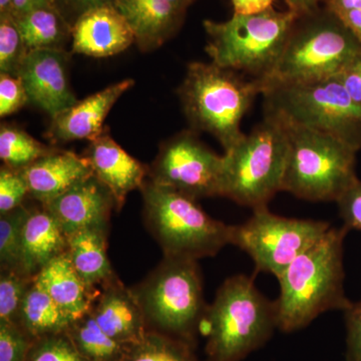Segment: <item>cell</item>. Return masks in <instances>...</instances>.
I'll list each match as a JSON object with an SVG mask.
<instances>
[{
  "instance_id": "cell-1",
  "label": "cell",
  "mask_w": 361,
  "mask_h": 361,
  "mask_svg": "<svg viewBox=\"0 0 361 361\" xmlns=\"http://www.w3.org/2000/svg\"><path fill=\"white\" fill-rule=\"evenodd\" d=\"M346 227H331L277 277L280 294L274 301L277 329L285 334L305 329L331 310H348L344 291L343 243Z\"/></svg>"
},
{
  "instance_id": "cell-2",
  "label": "cell",
  "mask_w": 361,
  "mask_h": 361,
  "mask_svg": "<svg viewBox=\"0 0 361 361\" xmlns=\"http://www.w3.org/2000/svg\"><path fill=\"white\" fill-rule=\"evenodd\" d=\"M263 90L261 80L213 63L195 61L188 65L179 97L193 130L212 135L227 152L245 135L242 120Z\"/></svg>"
},
{
  "instance_id": "cell-3",
  "label": "cell",
  "mask_w": 361,
  "mask_h": 361,
  "mask_svg": "<svg viewBox=\"0 0 361 361\" xmlns=\"http://www.w3.org/2000/svg\"><path fill=\"white\" fill-rule=\"evenodd\" d=\"M201 329L209 361H241L264 346L277 329L276 310L251 278L235 275L221 285Z\"/></svg>"
},
{
  "instance_id": "cell-4",
  "label": "cell",
  "mask_w": 361,
  "mask_h": 361,
  "mask_svg": "<svg viewBox=\"0 0 361 361\" xmlns=\"http://www.w3.org/2000/svg\"><path fill=\"white\" fill-rule=\"evenodd\" d=\"M360 51L355 35L334 11L322 6L297 16L274 73L262 82L265 87L336 77Z\"/></svg>"
},
{
  "instance_id": "cell-5",
  "label": "cell",
  "mask_w": 361,
  "mask_h": 361,
  "mask_svg": "<svg viewBox=\"0 0 361 361\" xmlns=\"http://www.w3.org/2000/svg\"><path fill=\"white\" fill-rule=\"evenodd\" d=\"M297 14L268 11L251 16L233 14L226 21L204 20L205 51L220 68L265 82L275 68Z\"/></svg>"
},
{
  "instance_id": "cell-6",
  "label": "cell",
  "mask_w": 361,
  "mask_h": 361,
  "mask_svg": "<svg viewBox=\"0 0 361 361\" xmlns=\"http://www.w3.org/2000/svg\"><path fill=\"white\" fill-rule=\"evenodd\" d=\"M288 135L281 118L265 114L262 122L223 155L220 197L239 205L267 207L282 191Z\"/></svg>"
},
{
  "instance_id": "cell-7",
  "label": "cell",
  "mask_w": 361,
  "mask_h": 361,
  "mask_svg": "<svg viewBox=\"0 0 361 361\" xmlns=\"http://www.w3.org/2000/svg\"><path fill=\"white\" fill-rule=\"evenodd\" d=\"M145 224L164 256L213 257L231 244L232 226L213 219L198 200L147 179L141 188Z\"/></svg>"
},
{
  "instance_id": "cell-8",
  "label": "cell",
  "mask_w": 361,
  "mask_h": 361,
  "mask_svg": "<svg viewBox=\"0 0 361 361\" xmlns=\"http://www.w3.org/2000/svg\"><path fill=\"white\" fill-rule=\"evenodd\" d=\"M281 120L288 135L282 191L305 201L337 202L358 180L357 152L334 135Z\"/></svg>"
},
{
  "instance_id": "cell-9",
  "label": "cell",
  "mask_w": 361,
  "mask_h": 361,
  "mask_svg": "<svg viewBox=\"0 0 361 361\" xmlns=\"http://www.w3.org/2000/svg\"><path fill=\"white\" fill-rule=\"evenodd\" d=\"M132 290L147 324L191 344L208 308L198 261L164 256L160 264Z\"/></svg>"
},
{
  "instance_id": "cell-10",
  "label": "cell",
  "mask_w": 361,
  "mask_h": 361,
  "mask_svg": "<svg viewBox=\"0 0 361 361\" xmlns=\"http://www.w3.org/2000/svg\"><path fill=\"white\" fill-rule=\"evenodd\" d=\"M265 114L337 137L361 149V104L337 77L297 85H266Z\"/></svg>"
},
{
  "instance_id": "cell-11",
  "label": "cell",
  "mask_w": 361,
  "mask_h": 361,
  "mask_svg": "<svg viewBox=\"0 0 361 361\" xmlns=\"http://www.w3.org/2000/svg\"><path fill=\"white\" fill-rule=\"evenodd\" d=\"M330 228L324 221L282 217L261 207L244 224L232 226L231 244L250 256L257 271L277 278Z\"/></svg>"
},
{
  "instance_id": "cell-12",
  "label": "cell",
  "mask_w": 361,
  "mask_h": 361,
  "mask_svg": "<svg viewBox=\"0 0 361 361\" xmlns=\"http://www.w3.org/2000/svg\"><path fill=\"white\" fill-rule=\"evenodd\" d=\"M222 171L223 155L208 148L195 130H183L161 145L148 179L199 200L220 196Z\"/></svg>"
},
{
  "instance_id": "cell-13",
  "label": "cell",
  "mask_w": 361,
  "mask_h": 361,
  "mask_svg": "<svg viewBox=\"0 0 361 361\" xmlns=\"http://www.w3.org/2000/svg\"><path fill=\"white\" fill-rule=\"evenodd\" d=\"M18 77L30 103L51 118L77 103L68 78V54L63 49L27 51L21 61Z\"/></svg>"
},
{
  "instance_id": "cell-14",
  "label": "cell",
  "mask_w": 361,
  "mask_h": 361,
  "mask_svg": "<svg viewBox=\"0 0 361 361\" xmlns=\"http://www.w3.org/2000/svg\"><path fill=\"white\" fill-rule=\"evenodd\" d=\"M56 218L66 236L90 227L110 225L115 198L96 176L78 183L65 194L42 205Z\"/></svg>"
},
{
  "instance_id": "cell-15",
  "label": "cell",
  "mask_w": 361,
  "mask_h": 361,
  "mask_svg": "<svg viewBox=\"0 0 361 361\" xmlns=\"http://www.w3.org/2000/svg\"><path fill=\"white\" fill-rule=\"evenodd\" d=\"M135 35L115 4L94 7L71 26V49L92 58L115 56L135 44Z\"/></svg>"
},
{
  "instance_id": "cell-16",
  "label": "cell",
  "mask_w": 361,
  "mask_h": 361,
  "mask_svg": "<svg viewBox=\"0 0 361 361\" xmlns=\"http://www.w3.org/2000/svg\"><path fill=\"white\" fill-rule=\"evenodd\" d=\"M85 158L89 161L92 173L110 190L116 202V210L125 205L128 195L141 189L148 179L149 168L130 156L111 139L108 129L90 142Z\"/></svg>"
},
{
  "instance_id": "cell-17",
  "label": "cell",
  "mask_w": 361,
  "mask_h": 361,
  "mask_svg": "<svg viewBox=\"0 0 361 361\" xmlns=\"http://www.w3.org/2000/svg\"><path fill=\"white\" fill-rule=\"evenodd\" d=\"M134 85V80L127 78L61 111L52 118L47 137L54 142L94 141L103 134L104 120L114 104Z\"/></svg>"
},
{
  "instance_id": "cell-18",
  "label": "cell",
  "mask_w": 361,
  "mask_h": 361,
  "mask_svg": "<svg viewBox=\"0 0 361 361\" xmlns=\"http://www.w3.org/2000/svg\"><path fill=\"white\" fill-rule=\"evenodd\" d=\"M90 313L104 332L116 341L132 345L146 334V319L132 288L118 276L103 287Z\"/></svg>"
},
{
  "instance_id": "cell-19",
  "label": "cell",
  "mask_w": 361,
  "mask_h": 361,
  "mask_svg": "<svg viewBox=\"0 0 361 361\" xmlns=\"http://www.w3.org/2000/svg\"><path fill=\"white\" fill-rule=\"evenodd\" d=\"M20 171L27 183L30 196L42 205L94 175L84 156L59 149Z\"/></svg>"
},
{
  "instance_id": "cell-20",
  "label": "cell",
  "mask_w": 361,
  "mask_h": 361,
  "mask_svg": "<svg viewBox=\"0 0 361 361\" xmlns=\"http://www.w3.org/2000/svg\"><path fill=\"white\" fill-rule=\"evenodd\" d=\"M114 4L132 28L135 44L144 51L158 49L174 37L187 11L168 0H116Z\"/></svg>"
},
{
  "instance_id": "cell-21",
  "label": "cell",
  "mask_w": 361,
  "mask_h": 361,
  "mask_svg": "<svg viewBox=\"0 0 361 361\" xmlns=\"http://www.w3.org/2000/svg\"><path fill=\"white\" fill-rule=\"evenodd\" d=\"M68 252V236L44 207L30 209L23 230V272L35 278L59 256Z\"/></svg>"
},
{
  "instance_id": "cell-22",
  "label": "cell",
  "mask_w": 361,
  "mask_h": 361,
  "mask_svg": "<svg viewBox=\"0 0 361 361\" xmlns=\"http://www.w3.org/2000/svg\"><path fill=\"white\" fill-rule=\"evenodd\" d=\"M35 278L59 307L75 320L92 310L99 293V289L85 283L78 274L68 253L51 261Z\"/></svg>"
},
{
  "instance_id": "cell-23",
  "label": "cell",
  "mask_w": 361,
  "mask_h": 361,
  "mask_svg": "<svg viewBox=\"0 0 361 361\" xmlns=\"http://www.w3.org/2000/svg\"><path fill=\"white\" fill-rule=\"evenodd\" d=\"M109 226L80 230L68 237V256L71 264L90 286L99 288L116 277L108 254Z\"/></svg>"
},
{
  "instance_id": "cell-24",
  "label": "cell",
  "mask_w": 361,
  "mask_h": 361,
  "mask_svg": "<svg viewBox=\"0 0 361 361\" xmlns=\"http://www.w3.org/2000/svg\"><path fill=\"white\" fill-rule=\"evenodd\" d=\"M75 322L37 282L32 280L21 305L18 323L32 338L68 331Z\"/></svg>"
},
{
  "instance_id": "cell-25",
  "label": "cell",
  "mask_w": 361,
  "mask_h": 361,
  "mask_svg": "<svg viewBox=\"0 0 361 361\" xmlns=\"http://www.w3.org/2000/svg\"><path fill=\"white\" fill-rule=\"evenodd\" d=\"M13 18L27 51L63 49L71 39V25L54 6L39 7Z\"/></svg>"
},
{
  "instance_id": "cell-26",
  "label": "cell",
  "mask_w": 361,
  "mask_h": 361,
  "mask_svg": "<svg viewBox=\"0 0 361 361\" xmlns=\"http://www.w3.org/2000/svg\"><path fill=\"white\" fill-rule=\"evenodd\" d=\"M66 334L89 361H123L130 348L104 332L90 311L75 319Z\"/></svg>"
},
{
  "instance_id": "cell-27",
  "label": "cell",
  "mask_w": 361,
  "mask_h": 361,
  "mask_svg": "<svg viewBox=\"0 0 361 361\" xmlns=\"http://www.w3.org/2000/svg\"><path fill=\"white\" fill-rule=\"evenodd\" d=\"M56 149L45 146L18 128L8 125L1 126L0 158L6 167L21 170L40 158L54 153Z\"/></svg>"
},
{
  "instance_id": "cell-28",
  "label": "cell",
  "mask_w": 361,
  "mask_h": 361,
  "mask_svg": "<svg viewBox=\"0 0 361 361\" xmlns=\"http://www.w3.org/2000/svg\"><path fill=\"white\" fill-rule=\"evenodd\" d=\"M123 361L199 360L191 344L160 332H146L139 341L130 345Z\"/></svg>"
},
{
  "instance_id": "cell-29",
  "label": "cell",
  "mask_w": 361,
  "mask_h": 361,
  "mask_svg": "<svg viewBox=\"0 0 361 361\" xmlns=\"http://www.w3.org/2000/svg\"><path fill=\"white\" fill-rule=\"evenodd\" d=\"M28 211L30 208L23 205L0 214V268L23 275V230Z\"/></svg>"
},
{
  "instance_id": "cell-30",
  "label": "cell",
  "mask_w": 361,
  "mask_h": 361,
  "mask_svg": "<svg viewBox=\"0 0 361 361\" xmlns=\"http://www.w3.org/2000/svg\"><path fill=\"white\" fill-rule=\"evenodd\" d=\"M35 278L0 269V322L18 324L21 305Z\"/></svg>"
},
{
  "instance_id": "cell-31",
  "label": "cell",
  "mask_w": 361,
  "mask_h": 361,
  "mask_svg": "<svg viewBox=\"0 0 361 361\" xmlns=\"http://www.w3.org/2000/svg\"><path fill=\"white\" fill-rule=\"evenodd\" d=\"M26 54L27 49L13 16H0V73L18 77Z\"/></svg>"
},
{
  "instance_id": "cell-32",
  "label": "cell",
  "mask_w": 361,
  "mask_h": 361,
  "mask_svg": "<svg viewBox=\"0 0 361 361\" xmlns=\"http://www.w3.org/2000/svg\"><path fill=\"white\" fill-rule=\"evenodd\" d=\"M26 361H89L66 332L35 338Z\"/></svg>"
},
{
  "instance_id": "cell-33",
  "label": "cell",
  "mask_w": 361,
  "mask_h": 361,
  "mask_svg": "<svg viewBox=\"0 0 361 361\" xmlns=\"http://www.w3.org/2000/svg\"><path fill=\"white\" fill-rule=\"evenodd\" d=\"M27 196H30V190L20 171L2 166L0 170V214L11 212L23 206Z\"/></svg>"
},
{
  "instance_id": "cell-34",
  "label": "cell",
  "mask_w": 361,
  "mask_h": 361,
  "mask_svg": "<svg viewBox=\"0 0 361 361\" xmlns=\"http://www.w3.org/2000/svg\"><path fill=\"white\" fill-rule=\"evenodd\" d=\"M30 338L20 325L0 322V361H26Z\"/></svg>"
},
{
  "instance_id": "cell-35",
  "label": "cell",
  "mask_w": 361,
  "mask_h": 361,
  "mask_svg": "<svg viewBox=\"0 0 361 361\" xmlns=\"http://www.w3.org/2000/svg\"><path fill=\"white\" fill-rule=\"evenodd\" d=\"M27 103L30 101L20 78L0 73V116L13 115Z\"/></svg>"
},
{
  "instance_id": "cell-36",
  "label": "cell",
  "mask_w": 361,
  "mask_h": 361,
  "mask_svg": "<svg viewBox=\"0 0 361 361\" xmlns=\"http://www.w3.org/2000/svg\"><path fill=\"white\" fill-rule=\"evenodd\" d=\"M336 203L344 227L361 231V180H356Z\"/></svg>"
},
{
  "instance_id": "cell-37",
  "label": "cell",
  "mask_w": 361,
  "mask_h": 361,
  "mask_svg": "<svg viewBox=\"0 0 361 361\" xmlns=\"http://www.w3.org/2000/svg\"><path fill=\"white\" fill-rule=\"evenodd\" d=\"M346 325V361H361V301L344 311Z\"/></svg>"
},
{
  "instance_id": "cell-38",
  "label": "cell",
  "mask_w": 361,
  "mask_h": 361,
  "mask_svg": "<svg viewBox=\"0 0 361 361\" xmlns=\"http://www.w3.org/2000/svg\"><path fill=\"white\" fill-rule=\"evenodd\" d=\"M116 0H54V6L71 26L85 11L94 7L114 4Z\"/></svg>"
},
{
  "instance_id": "cell-39",
  "label": "cell",
  "mask_w": 361,
  "mask_h": 361,
  "mask_svg": "<svg viewBox=\"0 0 361 361\" xmlns=\"http://www.w3.org/2000/svg\"><path fill=\"white\" fill-rule=\"evenodd\" d=\"M355 103L361 104V51L336 75Z\"/></svg>"
},
{
  "instance_id": "cell-40",
  "label": "cell",
  "mask_w": 361,
  "mask_h": 361,
  "mask_svg": "<svg viewBox=\"0 0 361 361\" xmlns=\"http://www.w3.org/2000/svg\"><path fill=\"white\" fill-rule=\"evenodd\" d=\"M234 14L251 16L268 11L274 0H231Z\"/></svg>"
},
{
  "instance_id": "cell-41",
  "label": "cell",
  "mask_w": 361,
  "mask_h": 361,
  "mask_svg": "<svg viewBox=\"0 0 361 361\" xmlns=\"http://www.w3.org/2000/svg\"><path fill=\"white\" fill-rule=\"evenodd\" d=\"M54 6V0H11V14L13 18L39 7Z\"/></svg>"
},
{
  "instance_id": "cell-42",
  "label": "cell",
  "mask_w": 361,
  "mask_h": 361,
  "mask_svg": "<svg viewBox=\"0 0 361 361\" xmlns=\"http://www.w3.org/2000/svg\"><path fill=\"white\" fill-rule=\"evenodd\" d=\"M336 13L343 21L344 25L348 26L350 32L355 35L361 44V11L353 9V11H336Z\"/></svg>"
},
{
  "instance_id": "cell-43",
  "label": "cell",
  "mask_w": 361,
  "mask_h": 361,
  "mask_svg": "<svg viewBox=\"0 0 361 361\" xmlns=\"http://www.w3.org/2000/svg\"><path fill=\"white\" fill-rule=\"evenodd\" d=\"M284 1L288 6V11L297 16H302L324 6L326 0H284Z\"/></svg>"
},
{
  "instance_id": "cell-44",
  "label": "cell",
  "mask_w": 361,
  "mask_h": 361,
  "mask_svg": "<svg viewBox=\"0 0 361 361\" xmlns=\"http://www.w3.org/2000/svg\"><path fill=\"white\" fill-rule=\"evenodd\" d=\"M325 6L334 11H353L358 9L361 11V0H326Z\"/></svg>"
},
{
  "instance_id": "cell-45",
  "label": "cell",
  "mask_w": 361,
  "mask_h": 361,
  "mask_svg": "<svg viewBox=\"0 0 361 361\" xmlns=\"http://www.w3.org/2000/svg\"><path fill=\"white\" fill-rule=\"evenodd\" d=\"M0 16H13L11 0H0Z\"/></svg>"
},
{
  "instance_id": "cell-46",
  "label": "cell",
  "mask_w": 361,
  "mask_h": 361,
  "mask_svg": "<svg viewBox=\"0 0 361 361\" xmlns=\"http://www.w3.org/2000/svg\"><path fill=\"white\" fill-rule=\"evenodd\" d=\"M193 1H195V0H193Z\"/></svg>"
}]
</instances>
